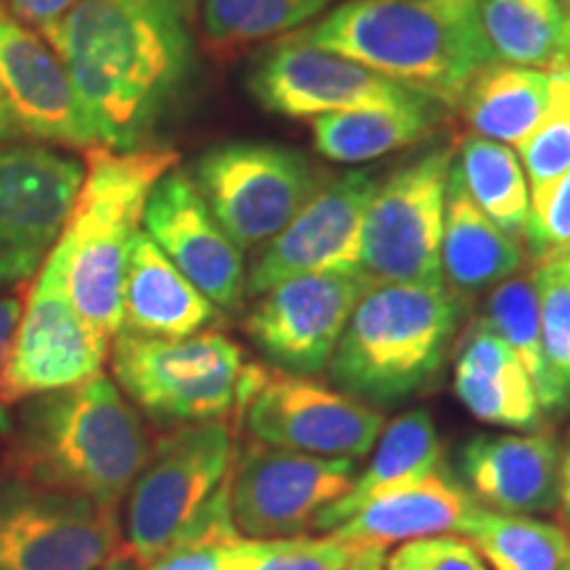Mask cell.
Returning a JSON list of instances; mask_svg holds the SVG:
<instances>
[{"label":"cell","mask_w":570,"mask_h":570,"mask_svg":"<svg viewBox=\"0 0 570 570\" xmlns=\"http://www.w3.org/2000/svg\"><path fill=\"white\" fill-rule=\"evenodd\" d=\"M333 0H204L202 42L217 61H230L262 40L298 30Z\"/></svg>","instance_id":"4dcf8cb0"},{"label":"cell","mask_w":570,"mask_h":570,"mask_svg":"<svg viewBox=\"0 0 570 570\" xmlns=\"http://www.w3.org/2000/svg\"><path fill=\"white\" fill-rule=\"evenodd\" d=\"M460 315L444 281L373 283L331 356L333 383L375 410L415 396L444 365Z\"/></svg>","instance_id":"5b68a950"},{"label":"cell","mask_w":570,"mask_h":570,"mask_svg":"<svg viewBox=\"0 0 570 570\" xmlns=\"http://www.w3.org/2000/svg\"><path fill=\"white\" fill-rule=\"evenodd\" d=\"M109 341L71 306L51 254L27 296L0 375V404L71 389L101 373Z\"/></svg>","instance_id":"4fadbf2b"},{"label":"cell","mask_w":570,"mask_h":570,"mask_svg":"<svg viewBox=\"0 0 570 570\" xmlns=\"http://www.w3.org/2000/svg\"><path fill=\"white\" fill-rule=\"evenodd\" d=\"M190 180L235 246L267 244L323 188V175L294 148L233 140L190 164Z\"/></svg>","instance_id":"ba28073f"},{"label":"cell","mask_w":570,"mask_h":570,"mask_svg":"<svg viewBox=\"0 0 570 570\" xmlns=\"http://www.w3.org/2000/svg\"><path fill=\"white\" fill-rule=\"evenodd\" d=\"M354 547L325 533V537L240 539L235 570H348Z\"/></svg>","instance_id":"836d02e7"},{"label":"cell","mask_w":570,"mask_h":570,"mask_svg":"<svg viewBox=\"0 0 570 570\" xmlns=\"http://www.w3.org/2000/svg\"><path fill=\"white\" fill-rule=\"evenodd\" d=\"M17 135H19L17 119H13V114L9 109V104H6L3 92H0V146L17 138Z\"/></svg>","instance_id":"b9f144b4"},{"label":"cell","mask_w":570,"mask_h":570,"mask_svg":"<svg viewBox=\"0 0 570 570\" xmlns=\"http://www.w3.org/2000/svg\"><path fill=\"white\" fill-rule=\"evenodd\" d=\"M433 122H436L433 104L420 96L415 101L381 106V109L323 114L312 119V140L325 159L365 164L423 140Z\"/></svg>","instance_id":"4316f807"},{"label":"cell","mask_w":570,"mask_h":570,"mask_svg":"<svg viewBox=\"0 0 570 570\" xmlns=\"http://www.w3.org/2000/svg\"><path fill=\"white\" fill-rule=\"evenodd\" d=\"M479 19L497 61L544 71L570 67V19L560 0H479Z\"/></svg>","instance_id":"83f0119b"},{"label":"cell","mask_w":570,"mask_h":570,"mask_svg":"<svg viewBox=\"0 0 570 570\" xmlns=\"http://www.w3.org/2000/svg\"><path fill=\"white\" fill-rule=\"evenodd\" d=\"M304 38L444 106L497 61L479 0H346Z\"/></svg>","instance_id":"7a4b0ae2"},{"label":"cell","mask_w":570,"mask_h":570,"mask_svg":"<svg viewBox=\"0 0 570 570\" xmlns=\"http://www.w3.org/2000/svg\"><path fill=\"white\" fill-rule=\"evenodd\" d=\"M360 460L315 458L248 441L230 473L233 525L246 539H283L312 531L327 504L352 489Z\"/></svg>","instance_id":"8fae6325"},{"label":"cell","mask_w":570,"mask_h":570,"mask_svg":"<svg viewBox=\"0 0 570 570\" xmlns=\"http://www.w3.org/2000/svg\"><path fill=\"white\" fill-rule=\"evenodd\" d=\"M454 151L436 146L377 183L360 233V269L373 283H436Z\"/></svg>","instance_id":"9c48e42d"},{"label":"cell","mask_w":570,"mask_h":570,"mask_svg":"<svg viewBox=\"0 0 570 570\" xmlns=\"http://www.w3.org/2000/svg\"><path fill=\"white\" fill-rule=\"evenodd\" d=\"M140 227L214 306H240L246 294L244 252L214 219L188 173L173 167L154 185Z\"/></svg>","instance_id":"ac0fdd59"},{"label":"cell","mask_w":570,"mask_h":570,"mask_svg":"<svg viewBox=\"0 0 570 570\" xmlns=\"http://www.w3.org/2000/svg\"><path fill=\"white\" fill-rule=\"evenodd\" d=\"M454 164L473 204L504 233L523 238L531 194L518 154L504 142L465 135Z\"/></svg>","instance_id":"1f68e13d"},{"label":"cell","mask_w":570,"mask_h":570,"mask_svg":"<svg viewBox=\"0 0 570 570\" xmlns=\"http://www.w3.org/2000/svg\"><path fill=\"white\" fill-rule=\"evenodd\" d=\"M217 320V306L177 269L167 254L135 233L122 283V327L154 338H185Z\"/></svg>","instance_id":"603a6c76"},{"label":"cell","mask_w":570,"mask_h":570,"mask_svg":"<svg viewBox=\"0 0 570 570\" xmlns=\"http://www.w3.org/2000/svg\"><path fill=\"white\" fill-rule=\"evenodd\" d=\"M494 570H562L570 560V531L533 515L475 508L460 525Z\"/></svg>","instance_id":"f1b7e54d"},{"label":"cell","mask_w":570,"mask_h":570,"mask_svg":"<svg viewBox=\"0 0 570 570\" xmlns=\"http://www.w3.org/2000/svg\"><path fill=\"white\" fill-rule=\"evenodd\" d=\"M370 285L362 269L288 277L259 294L244 331L275 370L317 375L331 365L341 333Z\"/></svg>","instance_id":"5bb4252c"},{"label":"cell","mask_w":570,"mask_h":570,"mask_svg":"<svg viewBox=\"0 0 570 570\" xmlns=\"http://www.w3.org/2000/svg\"><path fill=\"white\" fill-rule=\"evenodd\" d=\"M475 508L473 494L444 468L412 487L383 494L327 533L354 550L386 552L404 541L460 531Z\"/></svg>","instance_id":"7402d4cb"},{"label":"cell","mask_w":570,"mask_h":570,"mask_svg":"<svg viewBox=\"0 0 570 570\" xmlns=\"http://www.w3.org/2000/svg\"><path fill=\"white\" fill-rule=\"evenodd\" d=\"M77 3L80 0H9V11L21 24L35 27L42 35L46 30H51L56 21L67 17Z\"/></svg>","instance_id":"74e56055"},{"label":"cell","mask_w":570,"mask_h":570,"mask_svg":"<svg viewBox=\"0 0 570 570\" xmlns=\"http://www.w3.org/2000/svg\"><path fill=\"white\" fill-rule=\"evenodd\" d=\"M240 533L230 515V481L204 515L154 562L135 570H235L240 550Z\"/></svg>","instance_id":"d6a6232c"},{"label":"cell","mask_w":570,"mask_h":570,"mask_svg":"<svg viewBox=\"0 0 570 570\" xmlns=\"http://www.w3.org/2000/svg\"><path fill=\"white\" fill-rule=\"evenodd\" d=\"M101 570H135V566L127 558H122V554H117V558H111Z\"/></svg>","instance_id":"7bdbcfd3"},{"label":"cell","mask_w":570,"mask_h":570,"mask_svg":"<svg viewBox=\"0 0 570 570\" xmlns=\"http://www.w3.org/2000/svg\"><path fill=\"white\" fill-rule=\"evenodd\" d=\"M373 449V460L356 475L352 489L320 512L312 531H333L383 494L412 487L446 468L439 428L425 410H410L383 425Z\"/></svg>","instance_id":"cb8c5ba5"},{"label":"cell","mask_w":570,"mask_h":570,"mask_svg":"<svg viewBox=\"0 0 570 570\" xmlns=\"http://www.w3.org/2000/svg\"><path fill=\"white\" fill-rule=\"evenodd\" d=\"M238 444L227 420L177 425L151 446L127 491L125 547L132 566H148L183 537L230 481Z\"/></svg>","instance_id":"52a82bcc"},{"label":"cell","mask_w":570,"mask_h":570,"mask_svg":"<svg viewBox=\"0 0 570 570\" xmlns=\"http://www.w3.org/2000/svg\"><path fill=\"white\" fill-rule=\"evenodd\" d=\"M454 394L479 423L529 433L544 420L529 373L487 317L475 320L460 341Z\"/></svg>","instance_id":"44dd1931"},{"label":"cell","mask_w":570,"mask_h":570,"mask_svg":"<svg viewBox=\"0 0 570 570\" xmlns=\"http://www.w3.org/2000/svg\"><path fill=\"white\" fill-rule=\"evenodd\" d=\"M568 19H570V13H568Z\"/></svg>","instance_id":"7dc6e473"},{"label":"cell","mask_w":570,"mask_h":570,"mask_svg":"<svg viewBox=\"0 0 570 570\" xmlns=\"http://www.w3.org/2000/svg\"><path fill=\"white\" fill-rule=\"evenodd\" d=\"M82 180V161L56 148H0V285L38 273L59 244Z\"/></svg>","instance_id":"9a60e30c"},{"label":"cell","mask_w":570,"mask_h":570,"mask_svg":"<svg viewBox=\"0 0 570 570\" xmlns=\"http://www.w3.org/2000/svg\"><path fill=\"white\" fill-rule=\"evenodd\" d=\"M248 436L315 458L362 460L373 452L386 415L309 375L269 367L240 410Z\"/></svg>","instance_id":"7c38bea8"},{"label":"cell","mask_w":570,"mask_h":570,"mask_svg":"<svg viewBox=\"0 0 570 570\" xmlns=\"http://www.w3.org/2000/svg\"><path fill=\"white\" fill-rule=\"evenodd\" d=\"M487 323L518 354L520 365L529 373L541 412H560L570 404V391L552 373L544 354L539 323V294L533 273L512 275L491 291L487 304Z\"/></svg>","instance_id":"f546056e"},{"label":"cell","mask_w":570,"mask_h":570,"mask_svg":"<svg viewBox=\"0 0 570 570\" xmlns=\"http://www.w3.org/2000/svg\"><path fill=\"white\" fill-rule=\"evenodd\" d=\"M151 454L138 412L104 373L53 394L35 396L21 417L24 473L48 489L69 491L117 510Z\"/></svg>","instance_id":"277c9868"},{"label":"cell","mask_w":570,"mask_h":570,"mask_svg":"<svg viewBox=\"0 0 570 570\" xmlns=\"http://www.w3.org/2000/svg\"><path fill=\"white\" fill-rule=\"evenodd\" d=\"M560 6H562V9H566V11L570 13V0H560Z\"/></svg>","instance_id":"ee69618b"},{"label":"cell","mask_w":570,"mask_h":570,"mask_svg":"<svg viewBox=\"0 0 570 570\" xmlns=\"http://www.w3.org/2000/svg\"><path fill=\"white\" fill-rule=\"evenodd\" d=\"M0 92L19 132L59 146H98L51 42L0 6Z\"/></svg>","instance_id":"d6986e66"},{"label":"cell","mask_w":570,"mask_h":570,"mask_svg":"<svg viewBox=\"0 0 570 570\" xmlns=\"http://www.w3.org/2000/svg\"><path fill=\"white\" fill-rule=\"evenodd\" d=\"M248 90L265 111L294 119L352 109H381L420 98L346 56L317 48L304 35L281 42L248 75ZM425 98V96H423ZM431 101V98H428Z\"/></svg>","instance_id":"2e32d148"},{"label":"cell","mask_w":570,"mask_h":570,"mask_svg":"<svg viewBox=\"0 0 570 570\" xmlns=\"http://www.w3.org/2000/svg\"><path fill=\"white\" fill-rule=\"evenodd\" d=\"M383 570H489L487 560L468 537L439 533L396 544Z\"/></svg>","instance_id":"8d00e7d4"},{"label":"cell","mask_w":570,"mask_h":570,"mask_svg":"<svg viewBox=\"0 0 570 570\" xmlns=\"http://www.w3.org/2000/svg\"><path fill=\"white\" fill-rule=\"evenodd\" d=\"M523 265L525 248L520 238L504 233L473 204L458 164L452 161L441 235V275L454 294H475L508 281Z\"/></svg>","instance_id":"d4e9b609"},{"label":"cell","mask_w":570,"mask_h":570,"mask_svg":"<svg viewBox=\"0 0 570 570\" xmlns=\"http://www.w3.org/2000/svg\"><path fill=\"white\" fill-rule=\"evenodd\" d=\"M554 104V71L491 61L470 77L460 114L473 135L520 146Z\"/></svg>","instance_id":"484cf974"},{"label":"cell","mask_w":570,"mask_h":570,"mask_svg":"<svg viewBox=\"0 0 570 570\" xmlns=\"http://www.w3.org/2000/svg\"><path fill=\"white\" fill-rule=\"evenodd\" d=\"M558 508L566 518V523L570 525V433L566 446H562L560 454V497H558Z\"/></svg>","instance_id":"ab89813d"},{"label":"cell","mask_w":570,"mask_h":570,"mask_svg":"<svg viewBox=\"0 0 570 570\" xmlns=\"http://www.w3.org/2000/svg\"><path fill=\"white\" fill-rule=\"evenodd\" d=\"M377 188L370 169H352L323 185L296 217L262 244L246 273V294L259 296L288 277L360 269V233Z\"/></svg>","instance_id":"e0dca14e"},{"label":"cell","mask_w":570,"mask_h":570,"mask_svg":"<svg viewBox=\"0 0 570 570\" xmlns=\"http://www.w3.org/2000/svg\"><path fill=\"white\" fill-rule=\"evenodd\" d=\"M177 164L169 148H85V180L51 256L63 291L98 336L122 331L127 254L154 185Z\"/></svg>","instance_id":"3957f363"},{"label":"cell","mask_w":570,"mask_h":570,"mask_svg":"<svg viewBox=\"0 0 570 570\" xmlns=\"http://www.w3.org/2000/svg\"><path fill=\"white\" fill-rule=\"evenodd\" d=\"M562 446L550 428L529 433H475L460 470L481 508L508 515H544L558 508Z\"/></svg>","instance_id":"ffe728a7"},{"label":"cell","mask_w":570,"mask_h":570,"mask_svg":"<svg viewBox=\"0 0 570 570\" xmlns=\"http://www.w3.org/2000/svg\"><path fill=\"white\" fill-rule=\"evenodd\" d=\"M562 570H570V560H568V562H566V568H562Z\"/></svg>","instance_id":"bcb514c9"},{"label":"cell","mask_w":570,"mask_h":570,"mask_svg":"<svg viewBox=\"0 0 570 570\" xmlns=\"http://www.w3.org/2000/svg\"><path fill=\"white\" fill-rule=\"evenodd\" d=\"M21 315V302L17 296L0 298V375H3L6 360H9V348L13 341V331H17ZM11 428L9 415H6V407L0 404V433H6Z\"/></svg>","instance_id":"f35d334b"},{"label":"cell","mask_w":570,"mask_h":570,"mask_svg":"<svg viewBox=\"0 0 570 570\" xmlns=\"http://www.w3.org/2000/svg\"><path fill=\"white\" fill-rule=\"evenodd\" d=\"M539 294V323L552 373L570 391V269L566 259L541 262L533 269Z\"/></svg>","instance_id":"e575fe53"},{"label":"cell","mask_w":570,"mask_h":570,"mask_svg":"<svg viewBox=\"0 0 570 570\" xmlns=\"http://www.w3.org/2000/svg\"><path fill=\"white\" fill-rule=\"evenodd\" d=\"M61 56L98 146L146 142L194 77V35L183 0H80L42 32Z\"/></svg>","instance_id":"6da1fadb"},{"label":"cell","mask_w":570,"mask_h":570,"mask_svg":"<svg viewBox=\"0 0 570 570\" xmlns=\"http://www.w3.org/2000/svg\"><path fill=\"white\" fill-rule=\"evenodd\" d=\"M119 550L117 510L0 479V570H101Z\"/></svg>","instance_id":"30bf717a"},{"label":"cell","mask_w":570,"mask_h":570,"mask_svg":"<svg viewBox=\"0 0 570 570\" xmlns=\"http://www.w3.org/2000/svg\"><path fill=\"white\" fill-rule=\"evenodd\" d=\"M383 560H386V552L356 550L348 570H383Z\"/></svg>","instance_id":"60d3db41"},{"label":"cell","mask_w":570,"mask_h":570,"mask_svg":"<svg viewBox=\"0 0 570 570\" xmlns=\"http://www.w3.org/2000/svg\"><path fill=\"white\" fill-rule=\"evenodd\" d=\"M523 238L537 265L570 254V169L531 196Z\"/></svg>","instance_id":"d590c367"},{"label":"cell","mask_w":570,"mask_h":570,"mask_svg":"<svg viewBox=\"0 0 570 570\" xmlns=\"http://www.w3.org/2000/svg\"><path fill=\"white\" fill-rule=\"evenodd\" d=\"M117 386L159 423H204L240 415L267 370L246 362L244 348L219 331L154 338L132 331L114 336Z\"/></svg>","instance_id":"8992f818"},{"label":"cell","mask_w":570,"mask_h":570,"mask_svg":"<svg viewBox=\"0 0 570 570\" xmlns=\"http://www.w3.org/2000/svg\"><path fill=\"white\" fill-rule=\"evenodd\" d=\"M562 259H566V265H568V269H570V254H568V256H562Z\"/></svg>","instance_id":"f6af8a7d"}]
</instances>
